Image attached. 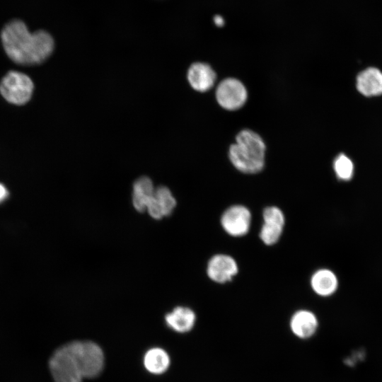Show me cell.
Returning <instances> with one entry per match:
<instances>
[{"instance_id": "1", "label": "cell", "mask_w": 382, "mask_h": 382, "mask_svg": "<svg viewBox=\"0 0 382 382\" xmlns=\"http://www.w3.org/2000/svg\"><path fill=\"white\" fill-rule=\"evenodd\" d=\"M0 38L4 52L16 64L24 66L44 62L54 49V40L44 29L30 31L21 19L8 21L1 28Z\"/></svg>"}, {"instance_id": "2", "label": "cell", "mask_w": 382, "mask_h": 382, "mask_svg": "<svg viewBox=\"0 0 382 382\" xmlns=\"http://www.w3.org/2000/svg\"><path fill=\"white\" fill-rule=\"evenodd\" d=\"M265 144L259 134L250 129L241 131L231 145L228 156L233 166L244 173H257L265 165Z\"/></svg>"}, {"instance_id": "3", "label": "cell", "mask_w": 382, "mask_h": 382, "mask_svg": "<svg viewBox=\"0 0 382 382\" xmlns=\"http://www.w3.org/2000/svg\"><path fill=\"white\" fill-rule=\"evenodd\" d=\"M54 382H82V374L71 342L58 348L49 361Z\"/></svg>"}, {"instance_id": "4", "label": "cell", "mask_w": 382, "mask_h": 382, "mask_svg": "<svg viewBox=\"0 0 382 382\" xmlns=\"http://www.w3.org/2000/svg\"><path fill=\"white\" fill-rule=\"evenodd\" d=\"M34 84L31 79L22 72L8 71L0 82V93L8 103L21 105L32 97Z\"/></svg>"}, {"instance_id": "5", "label": "cell", "mask_w": 382, "mask_h": 382, "mask_svg": "<svg viewBox=\"0 0 382 382\" xmlns=\"http://www.w3.org/2000/svg\"><path fill=\"white\" fill-rule=\"evenodd\" d=\"M71 345L79 361L83 378L98 376L104 366L101 348L91 341H74Z\"/></svg>"}, {"instance_id": "6", "label": "cell", "mask_w": 382, "mask_h": 382, "mask_svg": "<svg viewBox=\"0 0 382 382\" xmlns=\"http://www.w3.org/2000/svg\"><path fill=\"white\" fill-rule=\"evenodd\" d=\"M216 98L218 103L228 110H236L241 108L247 100V91L238 79L228 78L217 86Z\"/></svg>"}, {"instance_id": "7", "label": "cell", "mask_w": 382, "mask_h": 382, "mask_svg": "<svg viewBox=\"0 0 382 382\" xmlns=\"http://www.w3.org/2000/svg\"><path fill=\"white\" fill-rule=\"evenodd\" d=\"M251 222L249 209L243 205H233L222 214L221 224L224 231L232 236H243L248 233Z\"/></svg>"}, {"instance_id": "8", "label": "cell", "mask_w": 382, "mask_h": 382, "mask_svg": "<svg viewBox=\"0 0 382 382\" xmlns=\"http://www.w3.org/2000/svg\"><path fill=\"white\" fill-rule=\"evenodd\" d=\"M263 225L262 226L260 238L268 245L276 243L283 231L284 216L280 209L277 207H266L262 213Z\"/></svg>"}, {"instance_id": "9", "label": "cell", "mask_w": 382, "mask_h": 382, "mask_svg": "<svg viewBox=\"0 0 382 382\" xmlns=\"http://www.w3.org/2000/svg\"><path fill=\"white\" fill-rule=\"evenodd\" d=\"M238 271L236 260L225 254H217L212 257L207 267L208 277L212 281L220 284L231 281Z\"/></svg>"}, {"instance_id": "10", "label": "cell", "mask_w": 382, "mask_h": 382, "mask_svg": "<svg viewBox=\"0 0 382 382\" xmlns=\"http://www.w3.org/2000/svg\"><path fill=\"white\" fill-rule=\"evenodd\" d=\"M175 206L176 200L170 190L165 186H159L155 188L146 210L152 218L161 219L169 216Z\"/></svg>"}, {"instance_id": "11", "label": "cell", "mask_w": 382, "mask_h": 382, "mask_svg": "<svg viewBox=\"0 0 382 382\" xmlns=\"http://www.w3.org/2000/svg\"><path fill=\"white\" fill-rule=\"evenodd\" d=\"M187 80L195 90L205 92L214 86L216 74L213 69L206 63L192 64L187 71Z\"/></svg>"}, {"instance_id": "12", "label": "cell", "mask_w": 382, "mask_h": 382, "mask_svg": "<svg viewBox=\"0 0 382 382\" xmlns=\"http://www.w3.org/2000/svg\"><path fill=\"white\" fill-rule=\"evenodd\" d=\"M290 328L293 333L300 338L311 337L318 328V320L311 311L300 310L292 316Z\"/></svg>"}, {"instance_id": "13", "label": "cell", "mask_w": 382, "mask_h": 382, "mask_svg": "<svg viewBox=\"0 0 382 382\" xmlns=\"http://www.w3.org/2000/svg\"><path fill=\"white\" fill-rule=\"evenodd\" d=\"M358 91L366 96L382 94V72L374 67L362 71L357 78Z\"/></svg>"}, {"instance_id": "14", "label": "cell", "mask_w": 382, "mask_h": 382, "mask_svg": "<svg viewBox=\"0 0 382 382\" xmlns=\"http://www.w3.org/2000/svg\"><path fill=\"white\" fill-rule=\"evenodd\" d=\"M196 316L192 310L187 307L179 306L167 313L165 320L167 325L178 332H187L195 325Z\"/></svg>"}, {"instance_id": "15", "label": "cell", "mask_w": 382, "mask_h": 382, "mask_svg": "<svg viewBox=\"0 0 382 382\" xmlns=\"http://www.w3.org/2000/svg\"><path fill=\"white\" fill-rule=\"evenodd\" d=\"M313 290L319 296H329L333 294L338 286L335 274L328 269L317 270L311 279Z\"/></svg>"}, {"instance_id": "16", "label": "cell", "mask_w": 382, "mask_h": 382, "mask_svg": "<svg viewBox=\"0 0 382 382\" xmlns=\"http://www.w3.org/2000/svg\"><path fill=\"white\" fill-rule=\"evenodd\" d=\"M154 190L153 183L149 178L142 176L136 180L132 192V204L136 210L139 212L146 210Z\"/></svg>"}, {"instance_id": "17", "label": "cell", "mask_w": 382, "mask_h": 382, "mask_svg": "<svg viewBox=\"0 0 382 382\" xmlns=\"http://www.w3.org/2000/svg\"><path fill=\"white\" fill-rule=\"evenodd\" d=\"M146 369L154 374L165 372L170 365V358L167 352L161 348H152L147 351L144 358Z\"/></svg>"}, {"instance_id": "18", "label": "cell", "mask_w": 382, "mask_h": 382, "mask_svg": "<svg viewBox=\"0 0 382 382\" xmlns=\"http://www.w3.org/2000/svg\"><path fill=\"white\" fill-rule=\"evenodd\" d=\"M333 167L339 179L346 181L352 178L354 165L352 161L345 154H341L337 156Z\"/></svg>"}, {"instance_id": "19", "label": "cell", "mask_w": 382, "mask_h": 382, "mask_svg": "<svg viewBox=\"0 0 382 382\" xmlns=\"http://www.w3.org/2000/svg\"><path fill=\"white\" fill-rule=\"evenodd\" d=\"M8 191L6 187L0 183V202L4 201L8 197Z\"/></svg>"}, {"instance_id": "20", "label": "cell", "mask_w": 382, "mask_h": 382, "mask_svg": "<svg viewBox=\"0 0 382 382\" xmlns=\"http://www.w3.org/2000/svg\"><path fill=\"white\" fill-rule=\"evenodd\" d=\"M214 22L215 25L219 27L223 26L224 25V19L223 18L222 16L219 15H216L214 17Z\"/></svg>"}]
</instances>
